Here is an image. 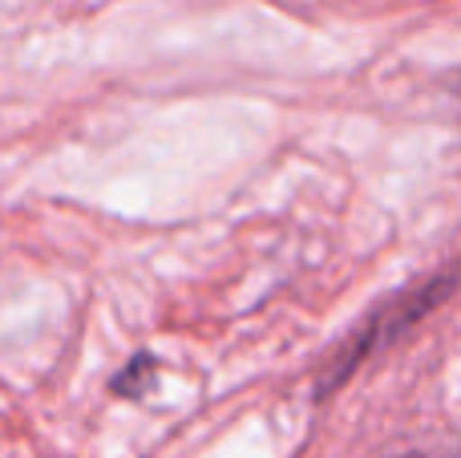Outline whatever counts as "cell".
Here are the masks:
<instances>
[{
  "instance_id": "cell-1",
  "label": "cell",
  "mask_w": 461,
  "mask_h": 458,
  "mask_svg": "<svg viewBox=\"0 0 461 458\" xmlns=\"http://www.w3.org/2000/svg\"><path fill=\"white\" fill-rule=\"evenodd\" d=\"M449 289H454V276H441V280H429V284H421V289H413V292H401L397 300H389L384 308H376L373 321H368L365 329L348 341V349H344V353L332 362V373H328L324 389L332 386V381H344L368 353H376V349L389 345L393 337H401V333H405L413 321H421L433 305H441V300H446Z\"/></svg>"
},
{
  "instance_id": "cell-2",
  "label": "cell",
  "mask_w": 461,
  "mask_h": 458,
  "mask_svg": "<svg viewBox=\"0 0 461 458\" xmlns=\"http://www.w3.org/2000/svg\"><path fill=\"white\" fill-rule=\"evenodd\" d=\"M405 458H461V454H405Z\"/></svg>"
}]
</instances>
